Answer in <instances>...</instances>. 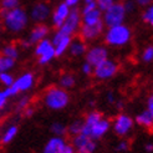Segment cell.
<instances>
[{"label":"cell","mask_w":153,"mask_h":153,"mask_svg":"<svg viewBox=\"0 0 153 153\" xmlns=\"http://www.w3.org/2000/svg\"><path fill=\"white\" fill-rule=\"evenodd\" d=\"M3 27L10 34H19L26 30L29 25V14L24 7H16L10 11H0Z\"/></svg>","instance_id":"6da1fadb"},{"label":"cell","mask_w":153,"mask_h":153,"mask_svg":"<svg viewBox=\"0 0 153 153\" xmlns=\"http://www.w3.org/2000/svg\"><path fill=\"white\" fill-rule=\"evenodd\" d=\"M103 42L107 48H125L132 40V29L127 24L106 27L103 33Z\"/></svg>","instance_id":"7a4b0ae2"},{"label":"cell","mask_w":153,"mask_h":153,"mask_svg":"<svg viewBox=\"0 0 153 153\" xmlns=\"http://www.w3.org/2000/svg\"><path fill=\"white\" fill-rule=\"evenodd\" d=\"M42 102L45 107L51 111L65 110L71 102V96L68 91L61 88L59 86H51L44 92Z\"/></svg>","instance_id":"3957f363"},{"label":"cell","mask_w":153,"mask_h":153,"mask_svg":"<svg viewBox=\"0 0 153 153\" xmlns=\"http://www.w3.org/2000/svg\"><path fill=\"white\" fill-rule=\"evenodd\" d=\"M111 131V121L107 117H102L98 121H96L95 123H82V131L81 134H85L90 137L94 141H100L103 137Z\"/></svg>","instance_id":"277c9868"},{"label":"cell","mask_w":153,"mask_h":153,"mask_svg":"<svg viewBox=\"0 0 153 153\" xmlns=\"http://www.w3.org/2000/svg\"><path fill=\"white\" fill-rule=\"evenodd\" d=\"M126 18H127V13L123 5H122V1H116L110 9H107L106 11L102 13V22L105 27L125 24Z\"/></svg>","instance_id":"5b68a950"},{"label":"cell","mask_w":153,"mask_h":153,"mask_svg":"<svg viewBox=\"0 0 153 153\" xmlns=\"http://www.w3.org/2000/svg\"><path fill=\"white\" fill-rule=\"evenodd\" d=\"M133 128H134V120L126 112H120L113 118V121H111V129H113L114 134L121 137V138H126L132 132Z\"/></svg>","instance_id":"8992f818"},{"label":"cell","mask_w":153,"mask_h":153,"mask_svg":"<svg viewBox=\"0 0 153 153\" xmlns=\"http://www.w3.org/2000/svg\"><path fill=\"white\" fill-rule=\"evenodd\" d=\"M118 70H120L118 62L116 60L108 57L107 60L102 61L101 64H98L94 67L92 76L98 81H108L118 74Z\"/></svg>","instance_id":"52a82bcc"},{"label":"cell","mask_w":153,"mask_h":153,"mask_svg":"<svg viewBox=\"0 0 153 153\" xmlns=\"http://www.w3.org/2000/svg\"><path fill=\"white\" fill-rule=\"evenodd\" d=\"M34 55L36 56L37 64L40 66H46L53 59H56L55 50H53L50 39H45L34 45Z\"/></svg>","instance_id":"ba28073f"},{"label":"cell","mask_w":153,"mask_h":153,"mask_svg":"<svg viewBox=\"0 0 153 153\" xmlns=\"http://www.w3.org/2000/svg\"><path fill=\"white\" fill-rule=\"evenodd\" d=\"M51 11L52 7L48 1H36L31 7H30L29 14V19L34 21L35 24H46V21L51 16Z\"/></svg>","instance_id":"9c48e42d"},{"label":"cell","mask_w":153,"mask_h":153,"mask_svg":"<svg viewBox=\"0 0 153 153\" xmlns=\"http://www.w3.org/2000/svg\"><path fill=\"white\" fill-rule=\"evenodd\" d=\"M85 61L88 62L90 65H92L94 67L98 64H101L102 61L107 60L110 57V51L108 48L103 44H95L92 46H90L85 53Z\"/></svg>","instance_id":"30bf717a"},{"label":"cell","mask_w":153,"mask_h":153,"mask_svg":"<svg viewBox=\"0 0 153 153\" xmlns=\"http://www.w3.org/2000/svg\"><path fill=\"white\" fill-rule=\"evenodd\" d=\"M80 27H81V13L79 9H71L62 26L57 30H60L61 33H64L66 35L75 37L76 34H79Z\"/></svg>","instance_id":"8fae6325"},{"label":"cell","mask_w":153,"mask_h":153,"mask_svg":"<svg viewBox=\"0 0 153 153\" xmlns=\"http://www.w3.org/2000/svg\"><path fill=\"white\" fill-rule=\"evenodd\" d=\"M72 39H74L72 36L61 33L60 30H56V31L51 35L50 41L53 46V50H55L56 57H61V56H64L65 53H67L68 46H70V42Z\"/></svg>","instance_id":"7c38bea8"},{"label":"cell","mask_w":153,"mask_h":153,"mask_svg":"<svg viewBox=\"0 0 153 153\" xmlns=\"http://www.w3.org/2000/svg\"><path fill=\"white\" fill-rule=\"evenodd\" d=\"M105 29L106 27L102 21L95 25H82L81 24V27L79 30V35H80L79 37L82 39L85 42H92V41L98 40L103 35Z\"/></svg>","instance_id":"4fadbf2b"},{"label":"cell","mask_w":153,"mask_h":153,"mask_svg":"<svg viewBox=\"0 0 153 153\" xmlns=\"http://www.w3.org/2000/svg\"><path fill=\"white\" fill-rule=\"evenodd\" d=\"M71 146L75 148L76 153H95L97 151V142L81 133L72 137Z\"/></svg>","instance_id":"5bb4252c"},{"label":"cell","mask_w":153,"mask_h":153,"mask_svg":"<svg viewBox=\"0 0 153 153\" xmlns=\"http://www.w3.org/2000/svg\"><path fill=\"white\" fill-rule=\"evenodd\" d=\"M70 11H71V9L64 1L56 4V6L53 7L52 11H51V16H50L51 25L55 27L56 30L60 29L61 26H62L64 22H65V20L67 19Z\"/></svg>","instance_id":"9a60e30c"},{"label":"cell","mask_w":153,"mask_h":153,"mask_svg":"<svg viewBox=\"0 0 153 153\" xmlns=\"http://www.w3.org/2000/svg\"><path fill=\"white\" fill-rule=\"evenodd\" d=\"M35 82H36L35 74L31 71H25L19 77L15 79L13 86L18 91V94H22V92H27V91L33 90V87L35 86Z\"/></svg>","instance_id":"2e32d148"},{"label":"cell","mask_w":153,"mask_h":153,"mask_svg":"<svg viewBox=\"0 0 153 153\" xmlns=\"http://www.w3.org/2000/svg\"><path fill=\"white\" fill-rule=\"evenodd\" d=\"M50 26L48 24H35L30 33L26 37V40L29 41V44L34 46L37 42H40L45 39H49V35H50Z\"/></svg>","instance_id":"e0dca14e"},{"label":"cell","mask_w":153,"mask_h":153,"mask_svg":"<svg viewBox=\"0 0 153 153\" xmlns=\"http://www.w3.org/2000/svg\"><path fill=\"white\" fill-rule=\"evenodd\" d=\"M87 49H88L87 42H85L82 39H80V37H74V39L71 40V42H70V46H68L67 53L71 57L80 59V57L85 56Z\"/></svg>","instance_id":"ac0fdd59"},{"label":"cell","mask_w":153,"mask_h":153,"mask_svg":"<svg viewBox=\"0 0 153 153\" xmlns=\"http://www.w3.org/2000/svg\"><path fill=\"white\" fill-rule=\"evenodd\" d=\"M66 140L65 137H57L52 136L51 138L48 140V142L44 144L42 147V153H59L66 146Z\"/></svg>","instance_id":"d6986e66"},{"label":"cell","mask_w":153,"mask_h":153,"mask_svg":"<svg viewBox=\"0 0 153 153\" xmlns=\"http://www.w3.org/2000/svg\"><path fill=\"white\" fill-rule=\"evenodd\" d=\"M81 13V24L82 25H95L102 21V13L95 7L90 11H80Z\"/></svg>","instance_id":"ffe728a7"},{"label":"cell","mask_w":153,"mask_h":153,"mask_svg":"<svg viewBox=\"0 0 153 153\" xmlns=\"http://www.w3.org/2000/svg\"><path fill=\"white\" fill-rule=\"evenodd\" d=\"M133 120H134V125L140 126L142 128L149 129V131L153 129V116L147 110H143L140 113H137Z\"/></svg>","instance_id":"44dd1931"},{"label":"cell","mask_w":153,"mask_h":153,"mask_svg":"<svg viewBox=\"0 0 153 153\" xmlns=\"http://www.w3.org/2000/svg\"><path fill=\"white\" fill-rule=\"evenodd\" d=\"M76 83H77V79H76V76L74 74H70V72H66V74H62L59 77V81H57V86L64 88L66 91L71 90L76 86Z\"/></svg>","instance_id":"7402d4cb"},{"label":"cell","mask_w":153,"mask_h":153,"mask_svg":"<svg viewBox=\"0 0 153 153\" xmlns=\"http://www.w3.org/2000/svg\"><path fill=\"white\" fill-rule=\"evenodd\" d=\"M0 55L16 61L20 56V48L16 44H5L4 46L0 49Z\"/></svg>","instance_id":"603a6c76"},{"label":"cell","mask_w":153,"mask_h":153,"mask_svg":"<svg viewBox=\"0 0 153 153\" xmlns=\"http://www.w3.org/2000/svg\"><path fill=\"white\" fill-rule=\"evenodd\" d=\"M18 132H19V127L16 125H10L3 132L1 138H0V142H1L3 144H9L10 142L14 141V138L16 137Z\"/></svg>","instance_id":"cb8c5ba5"},{"label":"cell","mask_w":153,"mask_h":153,"mask_svg":"<svg viewBox=\"0 0 153 153\" xmlns=\"http://www.w3.org/2000/svg\"><path fill=\"white\" fill-rule=\"evenodd\" d=\"M50 132L52 136H57V137H65L67 134V126L60 121L52 122L50 126Z\"/></svg>","instance_id":"d4e9b609"},{"label":"cell","mask_w":153,"mask_h":153,"mask_svg":"<svg viewBox=\"0 0 153 153\" xmlns=\"http://www.w3.org/2000/svg\"><path fill=\"white\" fill-rule=\"evenodd\" d=\"M82 123H83L82 118L74 120L71 123L67 126V134H70L71 137H75V136L80 134L81 131H82Z\"/></svg>","instance_id":"484cf974"},{"label":"cell","mask_w":153,"mask_h":153,"mask_svg":"<svg viewBox=\"0 0 153 153\" xmlns=\"http://www.w3.org/2000/svg\"><path fill=\"white\" fill-rule=\"evenodd\" d=\"M16 65V61L11 60L6 56L0 55V74L1 72H10Z\"/></svg>","instance_id":"4316f807"},{"label":"cell","mask_w":153,"mask_h":153,"mask_svg":"<svg viewBox=\"0 0 153 153\" xmlns=\"http://www.w3.org/2000/svg\"><path fill=\"white\" fill-rule=\"evenodd\" d=\"M20 6V0H0V11H10Z\"/></svg>","instance_id":"83f0119b"},{"label":"cell","mask_w":153,"mask_h":153,"mask_svg":"<svg viewBox=\"0 0 153 153\" xmlns=\"http://www.w3.org/2000/svg\"><path fill=\"white\" fill-rule=\"evenodd\" d=\"M142 20L146 25L153 29V4L144 7L143 13H142Z\"/></svg>","instance_id":"f1b7e54d"},{"label":"cell","mask_w":153,"mask_h":153,"mask_svg":"<svg viewBox=\"0 0 153 153\" xmlns=\"http://www.w3.org/2000/svg\"><path fill=\"white\" fill-rule=\"evenodd\" d=\"M30 103H31V98H30V96L22 95L18 100L16 105H15V110H16L18 112H24L27 107L30 106Z\"/></svg>","instance_id":"f546056e"},{"label":"cell","mask_w":153,"mask_h":153,"mask_svg":"<svg viewBox=\"0 0 153 153\" xmlns=\"http://www.w3.org/2000/svg\"><path fill=\"white\" fill-rule=\"evenodd\" d=\"M141 60L144 64L153 62V45H147L141 52Z\"/></svg>","instance_id":"4dcf8cb0"},{"label":"cell","mask_w":153,"mask_h":153,"mask_svg":"<svg viewBox=\"0 0 153 153\" xmlns=\"http://www.w3.org/2000/svg\"><path fill=\"white\" fill-rule=\"evenodd\" d=\"M15 81V77L10 72H1L0 74V85H3L4 88L11 86Z\"/></svg>","instance_id":"1f68e13d"},{"label":"cell","mask_w":153,"mask_h":153,"mask_svg":"<svg viewBox=\"0 0 153 153\" xmlns=\"http://www.w3.org/2000/svg\"><path fill=\"white\" fill-rule=\"evenodd\" d=\"M129 148H131V144H129V141L126 140V138H121L117 144L114 146V149L120 153H125V152H128Z\"/></svg>","instance_id":"d6a6232c"},{"label":"cell","mask_w":153,"mask_h":153,"mask_svg":"<svg viewBox=\"0 0 153 153\" xmlns=\"http://www.w3.org/2000/svg\"><path fill=\"white\" fill-rule=\"evenodd\" d=\"M116 1L117 0H96V6L101 13H103L107 9H110Z\"/></svg>","instance_id":"836d02e7"},{"label":"cell","mask_w":153,"mask_h":153,"mask_svg":"<svg viewBox=\"0 0 153 153\" xmlns=\"http://www.w3.org/2000/svg\"><path fill=\"white\" fill-rule=\"evenodd\" d=\"M122 5H123L125 10L127 14H131V13H134L136 9H137V5L134 3V0H123L122 1Z\"/></svg>","instance_id":"e575fe53"},{"label":"cell","mask_w":153,"mask_h":153,"mask_svg":"<svg viewBox=\"0 0 153 153\" xmlns=\"http://www.w3.org/2000/svg\"><path fill=\"white\" fill-rule=\"evenodd\" d=\"M81 74L83 76H92V74H94V66L90 65L88 62H86V61H83L82 65H81Z\"/></svg>","instance_id":"d590c367"},{"label":"cell","mask_w":153,"mask_h":153,"mask_svg":"<svg viewBox=\"0 0 153 153\" xmlns=\"http://www.w3.org/2000/svg\"><path fill=\"white\" fill-rule=\"evenodd\" d=\"M105 100H106V102L108 103V105L113 106L114 103H116V101L118 100V98L116 97V95H114L113 91H107L106 95H105Z\"/></svg>","instance_id":"8d00e7d4"},{"label":"cell","mask_w":153,"mask_h":153,"mask_svg":"<svg viewBox=\"0 0 153 153\" xmlns=\"http://www.w3.org/2000/svg\"><path fill=\"white\" fill-rule=\"evenodd\" d=\"M7 101H9V97H7V95L5 94V91L0 90V110H3L7 105Z\"/></svg>","instance_id":"74e56055"},{"label":"cell","mask_w":153,"mask_h":153,"mask_svg":"<svg viewBox=\"0 0 153 153\" xmlns=\"http://www.w3.org/2000/svg\"><path fill=\"white\" fill-rule=\"evenodd\" d=\"M70 9H77V6L82 3V0H62Z\"/></svg>","instance_id":"f35d334b"},{"label":"cell","mask_w":153,"mask_h":153,"mask_svg":"<svg viewBox=\"0 0 153 153\" xmlns=\"http://www.w3.org/2000/svg\"><path fill=\"white\" fill-rule=\"evenodd\" d=\"M146 110L153 116V92L147 97V101H146Z\"/></svg>","instance_id":"ab89813d"},{"label":"cell","mask_w":153,"mask_h":153,"mask_svg":"<svg viewBox=\"0 0 153 153\" xmlns=\"http://www.w3.org/2000/svg\"><path fill=\"white\" fill-rule=\"evenodd\" d=\"M134 3L137 5V7H142V9H144V7H147V6L153 4V0H134Z\"/></svg>","instance_id":"60d3db41"},{"label":"cell","mask_w":153,"mask_h":153,"mask_svg":"<svg viewBox=\"0 0 153 153\" xmlns=\"http://www.w3.org/2000/svg\"><path fill=\"white\" fill-rule=\"evenodd\" d=\"M34 113H35V108H34V107H31V106H29L27 108L24 112H22L24 117H26V118H31L34 116Z\"/></svg>","instance_id":"b9f144b4"},{"label":"cell","mask_w":153,"mask_h":153,"mask_svg":"<svg viewBox=\"0 0 153 153\" xmlns=\"http://www.w3.org/2000/svg\"><path fill=\"white\" fill-rule=\"evenodd\" d=\"M59 153H76L75 148L71 146V143H66V146L61 149Z\"/></svg>","instance_id":"7bdbcfd3"},{"label":"cell","mask_w":153,"mask_h":153,"mask_svg":"<svg viewBox=\"0 0 153 153\" xmlns=\"http://www.w3.org/2000/svg\"><path fill=\"white\" fill-rule=\"evenodd\" d=\"M114 107H116V110L117 111H123V107H125V102L122 101V100H117L116 103L113 105Z\"/></svg>","instance_id":"ee69618b"},{"label":"cell","mask_w":153,"mask_h":153,"mask_svg":"<svg viewBox=\"0 0 153 153\" xmlns=\"http://www.w3.org/2000/svg\"><path fill=\"white\" fill-rule=\"evenodd\" d=\"M143 148H144V151H146L147 153H153V143L152 142H147L143 146Z\"/></svg>","instance_id":"f6af8a7d"},{"label":"cell","mask_w":153,"mask_h":153,"mask_svg":"<svg viewBox=\"0 0 153 153\" xmlns=\"http://www.w3.org/2000/svg\"><path fill=\"white\" fill-rule=\"evenodd\" d=\"M83 4H90V3H96V0H82Z\"/></svg>","instance_id":"bcb514c9"},{"label":"cell","mask_w":153,"mask_h":153,"mask_svg":"<svg viewBox=\"0 0 153 153\" xmlns=\"http://www.w3.org/2000/svg\"><path fill=\"white\" fill-rule=\"evenodd\" d=\"M3 27V25H1V21H0V29H1Z\"/></svg>","instance_id":"7dc6e473"},{"label":"cell","mask_w":153,"mask_h":153,"mask_svg":"<svg viewBox=\"0 0 153 153\" xmlns=\"http://www.w3.org/2000/svg\"><path fill=\"white\" fill-rule=\"evenodd\" d=\"M0 111H1V110H0Z\"/></svg>","instance_id":"c3c4849f"}]
</instances>
